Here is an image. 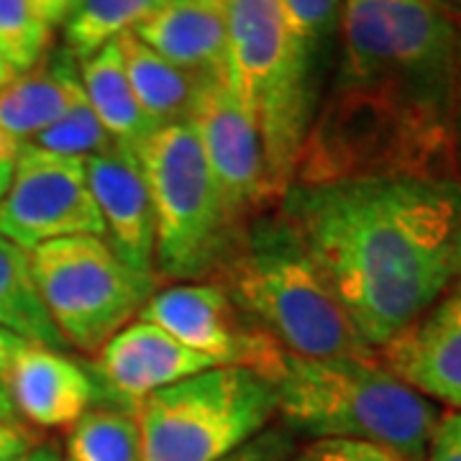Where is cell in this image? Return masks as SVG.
I'll list each match as a JSON object with an SVG mask.
<instances>
[{
    "instance_id": "1",
    "label": "cell",
    "mask_w": 461,
    "mask_h": 461,
    "mask_svg": "<svg viewBox=\"0 0 461 461\" xmlns=\"http://www.w3.org/2000/svg\"><path fill=\"white\" fill-rule=\"evenodd\" d=\"M459 26L446 0H341L339 65L305 139L318 177L461 180Z\"/></svg>"
},
{
    "instance_id": "2",
    "label": "cell",
    "mask_w": 461,
    "mask_h": 461,
    "mask_svg": "<svg viewBox=\"0 0 461 461\" xmlns=\"http://www.w3.org/2000/svg\"><path fill=\"white\" fill-rule=\"evenodd\" d=\"M346 315L379 351L456 285L461 180L354 177L293 182L277 203Z\"/></svg>"
},
{
    "instance_id": "3",
    "label": "cell",
    "mask_w": 461,
    "mask_h": 461,
    "mask_svg": "<svg viewBox=\"0 0 461 461\" xmlns=\"http://www.w3.org/2000/svg\"><path fill=\"white\" fill-rule=\"evenodd\" d=\"M213 282L257 329L295 357H377L303 236L277 208L249 223Z\"/></svg>"
},
{
    "instance_id": "4",
    "label": "cell",
    "mask_w": 461,
    "mask_h": 461,
    "mask_svg": "<svg viewBox=\"0 0 461 461\" xmlns=\"http://www.w3.org/2000/svg\"><path fill=\"white\" fill-rule=\"evenodd\" d=\"M272 387L277 418L290 433L387 446L412 461L426 459L441 418L433 400L395 377L379 357L308 359L285 351Z\"/></svg>"
},
{
    "instance_id": "5",
    "label": "cell",
    "mask_w": 461,
    "mask_h": 461,
    "mask_svg": "<svg viewBox=\"0 0 461 461\" xmlns=\"http://www.w3.org/2000/svg\"><path fill=\"white\" fill-rule=\"evenodd\" d=\"M226 23L229 83L257 123L269 182L282 198L321 105V75L297 51L277 0H226Z\"/></svg>"
},
{
    "instance_id": "6",
    "label": "cell",
    "mask_w": 461,
    "mask_h": 461,
    "mask_svg": "<svg viewBox=\"0 0 461 461\" xmlns=\"http://www.w3.org/2000/svg\"><path fill=\"white\" fill-rule=\"evenodd\" d=\"M139 159L154 205L157 280H215L247 226L230 215L193 121L157 129L139 149Z\"/></svg>"
},
{
    "instance_id": "7",
    "label": "cell",
    "mask_w": 461,
    "mask_h": 461,
    "mask_svg": "<svg viewBox=\"0 0 461 461\" xmlns=\"http://www.w3.org/2000/svg\"><path fill=\"white\" fill-rule=\"evenodd\" d=\"M139 461H223L277 418L272 382L247 366H215L149 395L139 411Z\"/></svg>"
},
{
    "instance_id": "8",
    "label": "cell",
    "mask_w": 461,
    "mask_h": 461,
    "mask_svg": "<svg viewBox=\"0 0 461 461\" xmlns=\"http://www.w3.org/2000/svg\"><path fill=\"white\" fill-rule=\"evenodd\" d=\"M39 295L67 346L95 357L144 311L159 280L123 262L103 236H69L29 251Z\"/></svg>"
},
{
    "instance_id": "9",
    "label": "cell",
    "mask_w": 461,
    "mask_h": 461,
    "mask_svg": "<svg viewBox=\"0 0 461 461\" xmlns=\"http://www.w3.org/2000/svg\"><path fill=\"white\" fill-rule=\"evenodd\" d=\"M0 233L26 251L69 236H103L85 159L26 144L0 200Z\"/></svg>"
},
{
    "instance_id": "10",
    "label": "cell",
    "mask_w": 461,
    "mask_h": 461,
    "mask_svg": "<svg viewBox=\"0 0 461 461\" xmlns=\"http://www.w3.org/2000/svg\"><path fill=\"white\" fill-rule=\"evenodd\" d=\"M139 318L159 326L218 366H247L269 382L280 369L285 348L257 329L213 280L159 287Z\"/></svg>"
},
{
    "instance_id": "11",
    "label": "cell",
    "mask_w": 461,
    "mask_h": 461,
    "mask_svg": "<svg viewBox=\"0 0 461 461\" xmlns=\"http://www.w3.org/2000/svg\"><path fill=\"white\" fill-rule=\"evenodd\" d=\"M190 121L230 215L249 226L257 215L275 211L280 198L269 182L262 139L229 80L203 85Z\"/></svg>"
},
{
    "instance_id": "12",
    "label": "cell",
    "mask_w": 461,
    "mask_h": 461,
    "mask_svg": "<svg viewBox=\"0 0 461 461\" xmlns=\"http://www.w3.org/2000/svg\"><path fill=\"white\" fill-rule=\"evenodd\" d=\"M215 366L159 326L136 318L93 357L90 375L98 387V402L136 412L149 395Z\"/></svg>"
},
{
    "instance_id": "13",
    "label": "cell",
    "mask_w": 461,
    "mask_h": 461,
    "mask_svg": "<svg viewBox=\"0 0 461 461\" xmlns=\"http://www.w3.org/2000/svg\"><path fill=\"white\" fill-rule=\"evenodd\" d=\"M90 193L103 221V239L141 275H154V205L139 154L108 147L85 159Z\"/></svg>"
},
{
    "instance_id": "14",
    "label": "cell",
    "mask_w": 461,
    "mask_h": 461,
    "mask_svg": "<svg viewBox=\"0 0 461 461\" xmlns=\"http://www.w3.org/2000/svg\"><path fill=\"white\" fill-rule=\"evenodd\" d=\"M377 357L415 393L461 411V290L451 287Z\"/></svg>"
},
{
    "instance_id": "15",
    "label": "cell",
    "mask_w": 461,
    "mask_h": 461,
    "mask_svg": "<svg viewBox=\"0 0 461 461\" xmlns=\"http://www.w3.org/2000/svg\"><path fill=\"white\" fill-rule=\"evenodd\" d=\"M133 33L203 80H229L226 0H162Z\"/></svg>"
},
{
    "instance_id": "16",
    "label": "cell",
    "mask_w": 461,
    "mask_h": 461,
    "mask_svg": "<svg viewBox=\"0 0 461 461\" xmlns=\"http://www.w3.org/2000/svg\"><path fill=\"white\" fill-rule=\"evenodd\" d=\"M14 405L36 429H72L98 402L90 369L67 351L26 341L14 364Z\"/></svg>"
},
{
    "instance_id": "17",
    "label": "cell",
    "mask_w": 461,
    "mask_h": 461,
    "mask_svg": "<svg viewBox=\"0 0 461 461\" xmlns=\"http://www.w3.org/2000/svg\"><path fill=\"white\" fill-rule=\"evenodd\" d=\"M80 100H85V90L77 59L67 50L51 54L50 59L44 57L0 90V136L26 147Z\"/></svg>"
},
{
    "instance_id": "18",
    "label": "cell",
    "mask_w": 461,
    "mask_h": 461,
    "mask_svg": "<svg viewBox=\"0 0 461 461\" xmlns=\"http://www.w3.org/2000/svg\"><path fill=\"white\" fill-rule=\"evenodd\" d=\"M123 57L129 83L141 111L157 129L185 123L193 118L200 90L208 80L172 65L162 54L147 47L133 32L115 39Z\"/></svg>"
},
{
    "instance_id": "19",
    "label": "cell",
    "mask_w": 461,
    "mask_h": 461,
    "mask_svg": "<svg viewBox=\"0 0 461 461\" xmlns=\"http://www.w3.org/2000/svg\"><path fill=\"white\" fill-rule=\"evenodd\" d=\"M80 83L87 105L98 115L100 126L108 131L111 141L115 147L139 154V149L147 144L157 126L133 95L118 41H111L108 47L80 62Z\"/></svg>"
},
{
    "instance_id": "20",
    "label": "cell",
    "mask_w": 461,
    "mask_h": 461,
    "mask_svg": "<svg viewBox=\"0 0 461 461\" xmlns=\"http://www.w3.org/2000/svg\"><path fill=\"white\" fill-rule=\"evenodd\" d=\"M0 326L23 341L67 351L65 339L51 323L47 305L33 280L32 257L26 249L0 233Z\"/></svg>"
},
{
    "instance_id": "21",
    "label": "cell",
    "mask_w": 461,
    "mask_h": 461,
    "mask_svg": "<svg viewBox=\"0 0 461 461\" xmlns=\"http://www.w3.org/2000/svg\"><path fill=\"white\" fill-rule=\"evenodd\" d=\"M65 461H139L141 430L136 412L95 402L69 429Z\"/></svg>"
},
{
    "instance_id": "22",
    "label": "cell",
    "mask_w": 461,
    "mask_h": 461,
    "mask_svg": "<svg viewBox=\"0 0 461 461\" xmlns=\"http://www.w3.org/2000/svg\"><path fill=\"white\" fill-rule=\"evenodd\" d=\"M162 0H77L65 21V50L77 65L133 32Z\"/></svg>"
},
{
    "instance_id": "23",
    "label": "cell",
    "mask_w": 461,
    "mask_h": 461,
    "mask_svg": "<svg viewBox=\"0 0 461 461\" xmlns=\"http://www.w3.org/2000/svg\"><path fill=\"white\" fill-rule=\"evenodd\" d=\"M285 26L297 51L308 59L318 75H323L330 44L339 39L341 0H277Z\"/></svg>"
},
{
    "instance_id": "24",
    "label": "cell",
    "mask_w": 461,
    "mask_h": 461,
    "mask_svg": "<svg viewBox=\"0 0 461 461\" xmlns=\"http://www.w3.org/2000/svg\"><path fill=\"white\" fill-rule=\"evenodd\" d=\"M50 39L51 29L39 18L32 0H0V51L16 75L44 59Z\"/></svg>"
},
{
    "instance_id": "25",
    "label": "cell",
    "mask_w": 461,
    "mask_h": 461,
    "mask_svg": "<svg viewBox=\"0 0 461 461\" xmlns=\"http://www.w3.org/2000/svg\"><path fill=\"white\" fill-rule=\"evenodd\" d=\"M32 147L87 159L93 154H100L103 149L113 147V141H111L108 131L100 126L98 115L93 113V108L87 105V98H85L65 118H59L47 131L39 133L32 141Z\"/></svg>"
},
{
    "instance_id": "26",
    "label": "cell",
    "mask_w": 461,
    "mask_h": 461,
    "mask_svg": "<svg viewBox=\"0 0 461 461\" xmlns=\"http://www.w3.org/2000/svg\"><path fill=\"white\" fill-rule=\"evenodd\" d=\"M293 461H412L387 446L346 438H318L297 448Z\"/></svg>"
},
{
    "instance_id": "27",
    "label": "cell",
    "mask_w": 461,
    "mask_h": 461,
    "mask_svg": "<svg viewBox=\"0 0 461 461\" xmlns=\"http://www.w3.org/2000/svg\"><path fill=\"white\" fill-rule=\"evenodd\" d=\"M295 438L287 429H267L254 436L249 444L236 448L223 461H293L295 456Z\"/></svg>"
},
{
    "instance_id": "28",
    "label": "cell",
    "mask_w": 461,
    "mask_h": 461,
    "mask_svg": "<svg viewBox=\"0 0 461 461\" xmlns=\"http://www.w3.org/2000/svg\"><path fill=\"white\" fill-rule=\"evenodd\" d=\"M23 339L0 326V423H16L18 412L14 405V364H16L18 351L23 348Z\"/></svg>"
},
{
    "instance_id": "29",
    "label": "cell",
    "mask_w": 461,
    "mask_h": 461,
    "mask_svg": "<svg viewBox=\"0 0 461 461\" xmlns=\"http://www.w3.org/2000/svg\"><path fill=\"white\" fill-rule=\"evenodd\" d=\"M423 461H461V411H451L438 418Z\"/></svg>"
},
{
    "instance_id": "30",
    "label": "cell",
    "mask_w": 461,
    "mask_h": 461,
    "mask_svg": "<svg viewBox=\"0 0 461 461\" xmlns=\"http://www.w3.org/2000/svg\"><path fill=\"white\" fill-rule=\"evenodd\" d=\"M33 446L29 430L16 423H0V461H16Z\"/></svg>"
},
{
    "instance_id": "31",
    "label": "cell",
    "mask_w": 461,
    "mask_h": 461,
    "mask_svg": "<svg viewBox=\"0 0 461 461\" xmlns=\"http://www.w3.org/2000/svg\"><path fill=\"white\" fill-rule=\"evenodd\" d=\"M33 8L39 18L50 26V29H57V26H65L67 16L72 14V8L77 5V0H32Z\"/></svg>"
},
{
    "instance_id": "32",
    "label": "cell",
    "mask_w": 461,
    "mask_h": 461,
    "mask_svg": "<svg viewBox=\"0 0 461 461\" xmlns=\"http://www.w3.org/2000/svg\"><path fill=\"white\" fill-rule=\"evenodd\" d=\"M454 139H456V165L461 177V26H459V75H456V103H454Z\"/></svg>"
},
{
    "instance_id": "33",
    "label": "cell",
    "mask_w": 461,
    "mask_h": 461,
    "mask_svg": "<svg viewBox=\"0 0 461 461\" xmlns=\"http://www.w3.org/2000/svg\"><path fill=\"white\" fill-rule=\"evenodd\" d=\"M16 461H65L59 448L54 444H33L26 454H21Z\"/></svg>"
},
{
    "instance_id": "34",
    "label": "cell",
    "mask_w": 461,
    "mask_h": 461,
    "mask_svg": "<svg viewBox=\"0 0 461 461\" xmlns=\"http://www.w3.org/2000/svg\"><path fill=\"white\" fill-rule=\"evenodd\" d=\"M14 165H16V162H3V159H0V200H3L5 190H8V185H11V177H14Z\"/></svg>"
},
{
    "instance_id": "35",
    "label": "cell",
    "mask_w": 461,
    "mask_h": 461,
    "mask_svg": "<svg viewBox=\"0 0 461 461\" xmlns=\"http://www.w3.org/2000/svg\"><path fill=\"white\" fill-rule=\"evenodd\" d=\"M16 80V69L8 65V59L3 57V51H0V90L5 87V85H11Z\"/></svg>"
},
{
    "instance_id": "36",
    "label": "cell",
    "mask_w": 461,
    "mask_h": 461,
    "mask_svg": "<svg viewBox=\"0 0 461 461\" xmlns=\"http://www.w3.org/2000/svg\"><path fill=\"white\" fill-rule=\"evenodd\" d=\"M446 3H448L451 8H456V11H459V14H461V0H446Z\"/></svg>"
},
{
    "instance_id": "37",
    "label": "cell",
    "mask_w": 461,
    "mask_h": 461,
    "mask_svg": "<svg viewBox=\"0 0 461 461\" xmlns=\"http://www.w3.org/2000/svg\"><path fill=\"white\" fill-rule=\"evenodd\" d=\"M456 290H461V269H459V277H456V285H454Z\"/></svg>"
}]
</instances>
